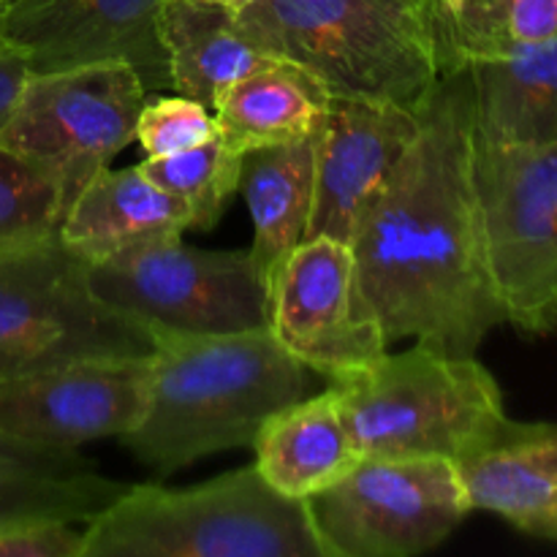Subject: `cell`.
<instances>
[{"instance_id":"7a4b0ae2","label":"cell","mask_w":557,"mask_h":557,"mask_svg":"<svg viewBox=\"0 0 557 557\" xmlns=\"http://www.w3.org/2000/svg\"><path fill=\"white\" fill-rule=\"evenodd\" d=\"M147 326V406L120 441L158 476L250 446L267 419L308 392V368L277 343L270 326L215 335Z\"/></svg>"},{"instance_id":"83f0119b","label":"cell","mask_w":557,"mask_h":557,"mask_svg":"<svg viewBox=\"0 0 557 557\" xmlns=\"http://www.w3.org/2000/svg\"><path fill=\"white\" fill-rule=\"evenodd\" d=\"M90 462L79 451H38L0 435V476L22 471H65V468H87Z\"/></svg>"},{"instance_id":"277c9868","label":"cell","mask_w":557,"mask_h":557,"mask_svg":"<svg viewBox=\"0 0 557 557\" xmlns=\"http://www.w3.org/2000/svg\"><path fill=\"white\" fill-rule=\"evenodd\" d=\"M82 557H326L305 500L256 466L194 487L128 484L85 525Z\"/></svg>"},{"instance_id":"4316f807","label":"cell","mask_w":557,"mask_h":557,"mask_svg":"<svg viewBox=\"0 0 557 557\" xmlns=\"http://www.w3.org/2000/svg\"><path fill=\"white\" fill-rule=\"evenodd\" d=\"M85 528L74 522H30L0 533V557H82Z\"/></svg>"},{"instance_id":"7402d4cb","label":"cell","mask_w":557,"mask_h":557,"mask_svg":"<svg viewBox=\"0 0 557 557\" xmlns=\"http://www.w3.org/2000/svg\"><path fill=\"white\" fill-rule=\"evenodd\" d=\"M444 74L557 36V0H424Z\"/></svg>"},{"instance_id":"ffe728a7","label":"cell","mask_w":557,"mask_h":557,"mask_svg":"<svg viewBox=\"0 0 557 557\" xmlns=\"http://www.w3.org/2000/svg\"><path fill=\"white\" fill-rule=\"evenodd\" d=\"M466 71L476 139L490 145L557 141V36Z\"/></svg>"},{"instance_id":"d4e9b609","label":"cell","mask_w":557,"mask_h":557,"mask_svg":"<svg viewBox=\"0 0 557 557\" xmlns=\"http://www.w3.org/2000/svg\"><path fill=\"white\" fill-rule=\"evenodd\" d=\"M60 221L58 185L0 147V248L58 232Z\"/></svg>"},{"instance_id":"f546056e","label":"cell","mask_w":557,"mask_h":557,"mask_svg":"<svg viewBox=\"0 0 557 557\" xmlns=\"http://www.w3.org/2000/svg\"><path fill=\"white\" fill-rule=\"evenodd\" d=\"M212 3H221L232 11H243V9H248V5L261 3V0H212Z\"/></svg>"},{"instance_id":"5b68a950","label":"cell","mask_w":557,"mask_h":557,"mask_svg":"<svg viewBox=\"0 0 557 557\" xmlns=\"http://www.w3.org/2000/svg\"><path fill=\"white\" fill-rule=\"evenodd\" d=\"M330 389L362 457L457 462L506 419L504 392L476 357H455L424 341L384 354Z\"/></svg>"},{"instance_id":"2e32d148","label":"cell","mask_w":557,"mask_h":557,"mask_svg":"<svg viewBox=\"0 0 557 557\" xmlns=\"http://www.w3.org/2000/svg\"><path fill=\"white\" fill-rule=\"evenodd\" d=\"M188 228L190 212L183 201L152 183L136 163L101 169L65 210L60 237L92 264L152 239L183 237Z\"/></svg>"},{"instance_id":"9c48e42d","label":"cell","mask_w":557,"mask_h":557,"mask_svg":"<svg viewBox=\"0 0 557 557\" xmlns=\"http://www.w3.org/2000/svg\"><path fill=\"white\" fill-rule=\"evenodd\" d=\"M326 557H413L471 515L460 471L444 457H362L305 500Z\"/></svg>"},{"instance_id":"d6986e66","label":"cell","mask_w":557,"mask_h":557,"mask_svg":"<svg viewBox=\"0 0 557 557\" xmlns=\"http://www.w3.org/2000/svg\"><path fill=\"white\" fill-rule=\"evenodd\" d=\"M319 136V134H315ZM315 136L243 156L239 194L253 221V256L267 292L308 234L315 183Z\"/></svg>"},{"instance_id":"ac0fdd59","label":"cell","mask_w":557,"mask_h":557,"mask_svg":"<svg viewBox=\"0 0 557 557\" xmlns=\"http://www.w3.org/2000/svg\"><path fill=\"white\" fill-rule=\"evenodd\" d=\"M158 36L177 96L215 109L218 98L250 71L270 63L237 25V11L212 0H163Z\"/></svg>"},{"instance_id":"3957f363","label":"cell","mask_w":557,"mask_h":557,"mask_svg":"<svg viewBox=\"0 0 557 557\" xmlns=\"http://www.w3.org/2000/svg\"><path fill=\"white\" fill-rule=\"evenodd\" d=\"M237 25L330 96L413 109L444 76L424 0H261L237 11Z\"/></svg>"},{"instance_id":"cb8c5ba5","label":"cell","mask_w":557,"mask_h":557,"mask_svg":"<svg viewBox=\"0 0 557 557\" xmlns=\"http://www.w3.org/2000/svg\"><path fill=\"white\" fill-rule=\"evenodd\" d=\"M147 177L180 199L190 212V228L207 232L221 221L228 199L239 190L243 156L221 134L190 150L139 163Z\"/></svg>"},{"instance_id":"484cf974","label":"cell","mask_w":557,"mask_h":557,"mask_svg":"<svg viewBox=\"0 0 557 557\" xmlns=\"http://www.w3.org/2000/svg\"><path fill=\"white\" fill-rule=\"evenodd\" d=\"M221 134L215 112L185 96H163L145 101L136 123V139L147 158L174 156Z\"/></svg>"},{"instance_id":"52a82bcc","label":"cell","mask_w":557,"mask_h":557,"mask_svg":"<svg viewBox=\"0 0 557 557\" xmlns=\"http://www.w3.org/2000/svg\"><path fill=\"white\" fill-rule=\"evenodd\" d=\"M147 87L125 63L30 74L0 147L60 190L63 215L101 169L136 139Z\"/></svg>"},{"instance_id":"7c38bea8","label":"cell","mask_w":557,"mask_h":557,"mask_svg":"<svg viewBox=\"0 0 557 557\" xmlns=\"http://www.w3.org/2000/svg\"><path fill=\"white\" fill-rule=\"evenodd\" d=\"M150 357H98L0 381V435L38 451H76L139 424Z\"/></svg>"},{"instance_id":"6da1fadb","label":"cell","mask_w":557,"mask_h":557,"mask_svg":"<svg viewBox=\"0 0 557 557\" xmlns=\"http://www.w3.org/2000/svg\"><path fill=\"white\" fill-rule=\"evenodd\" d=\"M417 112V139L351 243L359 292L389 346L413 337L476 357L504 310L473 174L468 71L441 76Z\"/></svg>"},{"instance_id":"5bb4252c","label":"cell","mask_w":557,"mask_h":557,"mask_svg":"<svg viewBox=\"0 0 557 557\" xmlns=\"http://www.w3.org/2000/svg\"><path fill=\"white\" fill-rule=\"evenodd\" d=\"M163 0H5V41L25 54L30 74L125 63L147 92L172 87L158 36Z\"/></svg>"},{"instance_id":"44dd1931","label":"cell","mask_w":557,"mask_h":557,"mask_svg":"<svg viewBox=\"0 0 557 557\" xmlns=\"http://www.w3.org/2000/svg\"><path fill=\"white\" fill-rule=\"evenodd\" d=\"M330 98L308 71L272 58L234 82L212 112L226 145L245 156L259 147L292 145L319 134Z\"/></svg>"},{"instance_id":"30bf717a","label":"cell","mask_w":557,"mask_h":557,"mask_svg":"<svg viewBox=\"0 0 557 557\" xmlns=\"http://www.w3.org/2000/svg\"><path fill=\"white\" fill-rule=\"evenodd\" d=\"M87 277L101 302L141 324L210 335L270 326V292L250 250H201L163 237L92 261Z\"/></svg>"},{"instance_id":"9a60e30c","label":"cell","mask_w":557,"mask_h":557,"mask_svg":"<svg viewBox=\"0 0 557 557\" xmlns=\"http://www.w3.org/2000/svg\"><path fill=\"white\" fill-rule=\"evenodd\" d=\"M455 466L471 511L557 542V424L506 417Z\"/></svg>"},{"instance_id":"4dcf8cb0","label":"cell","mask_w":557,"mask_h":557,"mask_svg":"<svg viewBox=\"0 0 557 557\" xmlns=\"http://www.w3.org/2000/svg\"><path fill=\"white\" fill-rule=\"evenodd\" d=\"M11 44L5 41V0H0V49H9Z\"/></svg>"},{"instance_id":"603a6c76","label":"cell","mask_w":557,"mask_h":557,"mask_svg":"<svg viewBox=\"0 0 557 557\" xmlns=\"http://www.w3.org/2000/svg\"><path fill=\"white\" fill-rule=\"evenodd\" d=\"M128 484L101 476L96 468L22 471L0 476V533L30 522H90Z\"/></svg>"},{"instance_id":"f1b7e54d","label":"cell","mask_w":557,"mask_h":557,"mask_svg":"<svg viewBox=\"0 0 557 557\" xmlns=\"http://www.w3.org/2000/svg\"><path fill=\"white\" fill-rule=\"evenodd\" d=\"M27 76H30V65H27L25 54L14 47L0 49V134H3L5 123H9L16 101H20Z\"/></svg>"},{"instance_id":"8992f818","label":"cell","mask_w":557,"mask_h":557,"mask_svg":"<svg viewBox=\"0 0 557 557\" xmlns=\"http://www.w3.org/2000/svg\"><path fill=\"white\" fill-rule=\"evenodd\" d=\"M58 232L0 248V381L98 357H150V326L96 297Z\"/></svg>"},{"instance_id":"8fae6325","label":"cell","mask_w":557,"mask_h":557,"mask_svg":"<svg viewBox=\"0 0 557 557\" xmlns=\"http://www.w3.org/2000/svg\"><path fill=\"white\" fill-rule=\"evenodd\" d=\"M270 330L313 373L343 381L386 354L384 332L364 305L351 245L302 239L270 288Z\"/></svg>"},{"instance_id":"ba28073f","label":"cell","mask_w":557,"mask_h":557,"mask_svg":"<svg viewBox=\"0 0 557 557\" xmlns=\"http://www.w3.org/2000/svg\"><path fill=\"white\" fill-rule=\"evenodd\" d=\"M487 264L504 324L557 330V141L473 150Z\"/></svg>"},{"instance_id":"4fadbf2b","label":"cell","mask_w":557,"mask_h":557,"mask_svg":"<svg viewBox=\"0 0 557 557\" xmlns=\"http://www.w3.org/2000/svg\"><path fill=\"white\" fill-rule=\"evenodd\" d=\"M417 107L332 96L315 136L313 210L305 239L351 245L417 139Z\"/></svg>"},{"instance_id":"e0dca14e","label":"cell","mask_w":557,"mask_h":557,"mask_svg":"<svg viewBox=\"0 0 557 557\" xmlns=\"http://www.w3.org/2000/svg\"><path fill=\"white\" fill-rule=\"evenodd\" d=\"M250 446L261 476L294 500L324 493L362 460L332 389L277 411Z\"/></svg>"}]
</instances>
